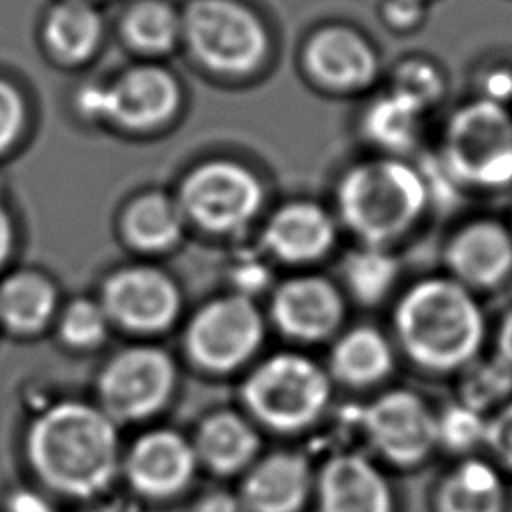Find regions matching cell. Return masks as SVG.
<instances>
[{
  "label": "cell",
  "instance_id": "1",
  "mask_svg": "<svg viewBox=\"0 0 512 512\" xmlns=\"http://www.w3.org/2000/svg\"><path fill=\"white\" fill-rule=\"evenodd\" d=\"M390 336L400 358L428 376H456L484 352L490 324L480 296L448 274L402 286L392 300Z\"/></svg>",
  "mask_w": 512,
  "mask_h": 512
},
{
  "label": "cell",
  "instance_id": "2",
  "mask_svg": "<svg viewBox=\"0 0 512 512\" xmlns=\"http://www.w3.org/2000/svg\"><path fill=\"white\" fill-rule=\"evenodd\" d=\"M26 456L48 490L72 500L106 492L122 466L116 422L100 406L76 400L52 404L34 418Z\"/></svg>",
  "mask_w": 512,
  "mask_h": 512
},
{
  "label": "cell",
  "instance_id": "3",
  "mask_svg": "<svg viewBox=\"0 0 512 512\" xmlns=\"http://www.w3.org/2000/svg\"><path fill=\"white\" fill-rule=\"evenodd\" d=\"M332 212L356 242L396 248L432 208L418 162L370 154L338 174Z\"/></svg>",
  "mask_w": 512,
  "mask_h": 512
},
{
  "label": "cell",
  "instance_id": "4",
  "mask_svg": "<svg viewBox=\"0 0 512 512\" xmlns=\"http://www.w3.org/2000/svg\"><path fill=\"white\" fill-rule=\"evenodd\" d=\"M334 388L322 362L286 350L256 364L242 386V398L260 424L276 432L296 434L328 416L334 406Z\"/></svg>",
  "mask_w": 512,
  "mask_h": 512
},
{
  "label": "cell",
  "instance_id": "5",
  "mask_svg": "<svg viewBox=\"0 0 512 512\" xmlns=\"http://www.w3.org/2000/svg\"><path fill=\"white\" fill-rule=\"evenodd\" d=\"M464 192L512 190V114L476 98L452 112L434 152Z\"/></svg>",
  "mask_w": 512,
  "mask_h": 512
},
{
  "label": "cell",
  "instance_id": "6",
  "mask_svg": "<svg viewBox=\"0 0 512 512\" xmlns=\"http://www.w3.org/2000/svg\"><path fill=\"white\" fill-rule=\"evenodd\" d=\"M362 446L386 470L412 472L436 452V408L408 386H384L362 404Z\"/></svg>",
  "mask_w": 512,
  "mask_h": 512
},
{
  "label": "cell",
  "instance_id": "7",
  "mask_svg": "<svg viewBox=\"0 0 512 512\" xmlns=\"http://www.w3.org/2000/svg\"><path fill=\"white\" fill-rule=\"evenodd\" d=\"M264 184L244 164L210 160L192 168L178 192V204L196 226L228 234L244 230L264 206Z\"/></svg>",
  "mask_w": 512,
  "mask_h": 512
},
{
  "label": "cell",
  "instance_id": "8",
  "mask_svg": "<svg viewBox=\"0 0 512 512\" xmlns=\"http://www.w3.org/2000/svg\"><path fill=\"white\" fill-rule=\"evenodd\" d=\"M174 360L158 346H130L114 354L98 376L100 408L114 422L156 414L172 396Z\"/></svg>",
  "mask_w": 512,
  "mask_h": 512
},
{
  "label": "cell",
  "instance_id": "9",
  "mask_svg": "<svg viewBox=\"0 0 512 512\" xmlns=\"http://www.w3.org/2000/svg\"><path fill=\"white\" fill-rule=\"evenodd\" d=\"M264 330V316L252 298L228 294L198 308L188 322L184 342L196 364L212 372H228L258 352Z\"/></svg>",
  "mask_w": 512,
  "mask_h": 512
},
{
  "label": "cell",
  "instance_id": "10",
  "mask_svg": "<svg viewBox=\"0 0 512 512\" xmlns=\"http://www.w3.org/2000/svg\"><path fill=\"white\" fill-rule=\"evenodd\" d=\"M184 30L194 54L214 70H250L266 52L262 22L232 0H196L186 12Z\"/></svg>",
  "mask_w": 512,
  "mask_h": 512
},
{
  "label": "cell",
  "instance_id": "11",
  "mask_svg": "<svg viewBox=\"0 0 512 512\" xmlns=\"http://www.w3.org/2000/svg\"><path fill=\"white\" fill-rule=\"evenodd\" d=\"M312 512H400L388 470L366 450L330 452L314 474Z\"/></svg>",
  "mask_w": 512,
  "mask_h": 512
},
{
  "label": "cell",
  "instance_id": "12",
  "mask_svg": "<svg viewBox=\"0 0 512 512\" xmlns=\"http://www.w3.org/2000/svg\"><path fill=\"white\" fill-rule=\"evenodd\" d=\"M348 298L336 280L324 274H296L280 282L270 296V320L298 344L330 342L344 326Z\"/></svg>",
  "mask_w": 512,
  "mask_h": 512
},
{
  "label": "cell",
  "instance_id": "13",
  "mask_svg": "<svg viewBox=\"0 0 512 512\" xmlns=\"http://www.w3.org/2000/svg\"><path fill=\"white\" fill-rule=\"evenodd\" d=\"M178 104L174 78L158 66H138L118 76L110 86H86L78 106L90 118H106L132 130L164 122Z\"/></svg>",
  "mask_w": 512,
  "mask_h": 512
},
{
  "label": "cell",
  "instance_id": "14",
  "mask_svg": "<svg viewBox=\"0 0 512 512\" xmlns=\"http://www.w3.org/2000/svg\"><path fill=\"white\" fill-rule=\"evenodd\" d=\"M444 274L472 292L486 294L512 280V230L494 216H474L458 224L442 248Z\"/></svg>",
  "mask_w": 512,
  "mask_h": 512
},
{
  "label": "cell",
  "instance_id": "15",
  "mask_svg": "<svg viewBox=\"0 0 512 512\" xmlns=\"http://www.w3.org/2000/svg\"><path fill=\"white\" fill-rule=\"evenodd\" d=\"M100 304L110 322L132 332H160L180 312V290L162 270L126 266L112 272L102 286Z\"/></svg>",
  "mask_w": 512,
  "mask_h": 512
},
{
  "label": "cell",
  "instance_id": "16",
  "mask_svg": "<svg viewBox=\"0 0 512 512\" xmlns=\"http://www.w3.org/2000/svg\"><path fill=\"white\" fill-rule=\"evenodd\" d=\"M340 234L342 228L332 208L310 198H296L270 214L262 244L278 262L312 266L334 252Z\"/></svg>",
  "mask_w": 512,
  "mask_h": 512
},
{
  "label": "cell",
  "instance_id": "17",
  "mask_svg": "<svg viewBox=\"0 0 512 512\" xmlns=\"http://www.w3.org/2000/svg\"><path fill=\"white\" fill-rule=\"evenodd\" d=\"M198 458L192 442L174 430H150L122 456L128 484L148 500H168L194 480Z\"/></svg>",
  "mask_w": 512,
  "mask_h": 512
},
{
  "label": "cell",
  "instance_id": "18",
  "mask_svg": "<svg viewBox=\"0 0 512 512\" xmlns=\"http://www.w3.org/2000/svg\"><path fill=\"white\" fill-rule=\"evenodd\" d=\"M314 474L316 466L306 454L270 452L246 468L238 496L248 512H308Z\"/></svg>",
  "mask_w": 512,
  "mask_h": 512
},
{
  "label": "cell",
  "instance_id": "19",
  "mask_svg": "<svg viewBox=\"0 0 512 512\" xmlns=\"http://www.w3.org/2000/svg\"><path fill=\"white\" fill-rule=\"evenodd\" d=\"M400 354L390 332L376 324L360 322L344 326L328 348L324 362L334 386L352 392L380 390L392 378Z\"/></svg>",
  "mask_w": 512,
  "mask_h": 512
},
{
  "label": "cell",
  "instance_id": "20",
  "mask_svg": "<svg viewBox=\"0 0 512 512\" xmlns=\"http://www.w3.org/2000/svg\"><path fill=\"white\" fill-rule=\"evenodd\" d=\"M430 512H512L510 478L486 454L456 458L432 486Z\"/></svg>",
  "mask_w": 512,
  "mask_h": 512
},
{
  "label": "cell",
  "instance_id": "21",
  "mask_svg": "<svg viewBox=\"0 0 512 512\" xmlns=\"http://www.w3.org/2000/svg\"><path fill=\"white\" fill-rule=\"evenodd\" d=\"M304 62L318 84L342 92L366 88L378 72V58L370 44L342 26L314 34L306 46Z\"/></svg>",
  "mask_w": 512,
  "mask_h": 512
},
{
  "label": "cell",
  "instance_id": "22",
  "mask_svg": "<svg viewBox=\"0 0 512 512\" xmlns=\"http://www.w3.org/2000/svg\"><path fill=\"white\" fill-rule=\"evenodd\" d=\"M402 262L396 248L360 244L350 246L338 262V286L348 302L376 308L400 290Z\"/></svg>",
  "mask_w": 512,
  "mask_h": 512
},
{
  "label": "cell",
  "instance_id": "23",
  "mask_svg": "<svg viewBox=\"0 0 512 512\" xmlns=\"http://www.w3.org/2000/svg\"><path fill=\"white\" fill-rule=\"evenodd\" d=\"M424 116L426 112L408 100L386 92L364 106L358 130L374 154L410 158L422 142Z\"/></svg>",
  "mask_w": 512,
  "mask_h": 512
},
{
  "label": "cell",
  "instance_id": "24",
  "mask_svg": "<svg viewBox=\"0 0 512 512\" xmlns=\"http://www.w3.org/2000/svg\"><path fill=\"white\" fill-rule=\"evenodd\" d=\"M198 462L218 474L246 470L258 454L256 428L242 414L220 410L204 418L192 442Z\"/></svg>",
  "mask_w": 512,
  "mask_h": 512
},
{
  "label": "cell",
  "instance_id": "25",
  "mask_svg": "<svg viewBox=\"0 0 512 512\" xmlns=\"http://www.w3.org/2000/svg\"><path fill=\"white\" fill-rule=\"evenodd\" d=\"M184 222L186 216L176 198L164 192H146L126 206L122 232L138 250L164 252L180 242Z\"/></svg>",
  "mask_w": 512,
  "mask_h": 512
},
{
  "label": "cell",
  "instance_id": "26",
  "mask_svg": "<svg viewBox=\"0 0 512 512\" xmlns=\"http://www.w3.org/2000/svg\"><path fill=\"white\" fill-rule=\"evenodd\" d=\"M54 284L32 270L12 272L0 282V320L14 332L44 328L56 314Z\"/></svg>",
  "mask_w": 512,
  "mask_h": 512
},
{
  "label": "cell",
  "instance_id": "27",
  "mask_svg": "<svg viewBox=\"0 0 512 512\" xmlns=\"http://www.w3.org/2000/svg\"><path fill=\"white\" fill-rule=\"evenodd\" d=\"M454 378V398L486 416L512 398V368L494 352H482Z\"/></svg>",
  "mask_w": 512,
  "mask_h": 512
},
{
  "label": "cell",
  "instance_id": "28",
  "mask_svg": "<svg viewBox=\"0 0 512 512\" xmlns=\"http://www.w3.org/2000/svg\"><path fill=\"white\" fill-rule=\"evenodd\" d=\"M44 34L48 44L68 60L86 58L100 36V16L84 2H64L52 8Z\"/></svg>",
  "mask_w": 512,
  "mask_h": 512
},
{
  "label": "cell",
  "instance_id": "29",
  "mask_svg": "<svg viewBox=\"0 0 512 512\" xmlns=\"http://www.w3.org/2000/svg\"><path fill=\"white\" fill-rule=\"evenodd\" d=\"M488 416L466 406L460 400H450L436 408V442L438 450L454 456L484 454Z\"/></svg>",
  "mask_w": 512,
  "mask_h": 512
},
{
  "label": "cell",
  "instance_id": "30",
  "mask_svg": "<svg viewBox=\"0 0 512 512\" xmlns=\"http://www.w3.org/2000/svg\"><path fill=\"white\" fill-rule=\"evenodd\" d=\"M178 30V16L162 2H142L124 18L126 38L146 52L168 50L174 44Z\"/></svg>",
  "mask_w": 512,
  "mask_h": 512
},
{
  "label": "cell",
  "instance_id": "31",
  "mask_svg": "<svg viewBox=\"0 0 512 512\" xmlns=\"http://www.w3.org/2000/svg\"><path fill=\"white\" fill-rule=\"evenodd\" d=\"M110 328V318L100 300L76 298L58 316V334L72 348L98 346Z\"/></svg>",
  "mask_w": 512,
  "mask_h": 512
},
{
  "label": "cell",
  "instance_id": "32",
  "mask_svg": "<svg viewBox=\"0 0 512 512\" xmlns=\"http://www.w3.org/2000/svg\"><path fill=\"white\" fill-rule=\"evenodd\" d=\"M388 92L408 100L422 112H428L444 94V78L432 64L410 60L394 70Z\"/></svg>",
  "mask_w": 512,
  "mask_h": 512
},
{
  "label": "cell",
  "instance_id": "33",
  "mask_svg": "<svg viewBox=\"0 0 512 512\" xmlns=\"http://www.w3.org/2000/svg\"><path fill=\"white\" fill-rule=\"evenodd\" d=\"M484 454L512 478V398L488 414Z\"/></svg>",
  "mask_w": 512,
  "mask_h": 512
},
{
  "label": "cell",
  "instance_id": "34",
  "mask_svg": "<svg viewBox=\"0 0 512 512\" xmlns=\"http://www.w3.org/2000/svg\"><path fill=\"white\" fill-rule=\"evenodd\" d=\"M24 126V102L20 94L0 80V152L6 150Z\"/></svg>",
  "mask_w": 512,
  "mask_h": 512
},
{
  "label": "cell",
  "instance_id": "35",
  "mask_svg": "<svg viewBox=\"0 0 512 512\" xmlns=\"http://www.w3.org/2000/svg\"><path fill=\"white\" fill-rule=\"evenodd\" d=\"M270 280V268L262 260H242V264L236 268L234 282H236V294H242L250 298L252 294L264 290Z\"/></svg>",
  "mask_w": 512,
  "mask_h": 512
},
{
  "label": "cell",
  "instance_id": "36",
  "mask_svg": "<svg viewBox=\"0 0 512 512\" xmlns=\"http://www.w3.org/2000/svg\"><path fill=\"white\" fill-rule=\"evenodd\" d=\"M480 98L508 106V102H512V68L494 66L492 70H488L482 78Z\"/></svg>",
  "mask_w": 512,
  "mask_h": 512
},
{
  "label": "cell",
  "instance_id": "37",
  "mask_svg": "<svg viewBox=\"0 0 512 512\" xmlns=\"http://www.w3.org/2000/svg\"><path fill=\"white\" fill-rule=\"evenodd\" d=\"M4 512H56V508L40 490L14 488L4 500Z\"/></svg>",
  "mask_w": 512,
  "mask_h": 512
},
{
  "label": "cell",
  "instance_id": "38",
  "mask_svg": "<svg viewBox=\"0 0 512 512\" xmlns=\"http://www.w3.org/2000/svg\"><path fill=\"white\" fill-rule=\"evenodd\" d=\"M492 352L512 368V304L500 314L496 324L490 328Z\"/></svg>",
  "mask_w": 512,
  "mask_h": 512
},
{
  "label": "cell",
  "instance_id": "39",
  "mask_svg": "<svg viewBox=\"0 0 512 512\" xmlns=\"http://www.w3.org/2000/svg\"><path fill=\"white\" fill-rule=\"evenodd\" d=\"M192 512H248L238 492L214 490L196 500Z\"/></svg>",
  "mask_w": 512,
  "mask_h": 512
},
{
  "label": "cell",
  "instance_id": "40",
  "mask_svg": "<svg viewBox=\"0 0 512 512\" xmlns=\"http://www.w3.org/2000/svg\"><path fill=\"white\" fill-rule=\"evenodd\" d=\"M386 18L396 26H410L420 18V0H386Z\"/></svg>",
  "mask_w": 512,
  "mask_h": 512
},
{
  "label": "cell",
  "instance_id": "41",
  "mask_svg": "<svg viewBox=\"0 0 512 512\" xmlns=\"http://www.w3.org/2000/svg\"><path fill=\"white\" fill-rule=\"evenodd\" d=\"M12 244H14V226H12L8 210L0 204V266L10 256Z\"/></svg>",
  "mask_w": 512,
  "mask_h": 512
},
{
  "label": "cell",
  "instance_id": "42",
  "mask_svg": "<svg viewBox=\"0 0 512 512\" xmlns=\"http://www.w3.org/2000/svg\"><path fill=\"white\" fill-rule=\"evenodd\" d=\"M508 226H510V230H512V200H510V220H508Z\"/></svg>",
  "mask_w": 512,
  "mask_h": 512
}]
</instances>
